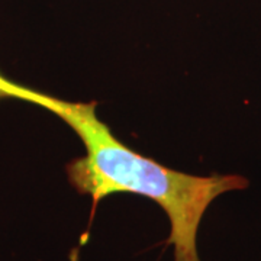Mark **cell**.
Returning a JSON list of instances; mask_svg holds the SVG:
<instances>
[{
	"label": "cell",
	"instance_id": "cell-1",
	"mask_svg": "<svg viewBox=\"0 0 261 261\" xmlns=\"http://www.w3.org/2000/svg\"><path fill=\"white\" fill-rule=\"evenodd\" d=\"M2 97L38 105L61 118L79 135L86 155L68 163L65 173L80 195H89L99 203L109 195L134 193L161 206L170 221L167 244L174 247V261H202L197 252V231L207 207L219 196L250 185L240 174H186L130 149L97 118L96 102L61 100L0 74Z\"/></svg>",
	"mask_w": 261,
	"mask_h": 261
}]
</instances>
